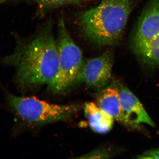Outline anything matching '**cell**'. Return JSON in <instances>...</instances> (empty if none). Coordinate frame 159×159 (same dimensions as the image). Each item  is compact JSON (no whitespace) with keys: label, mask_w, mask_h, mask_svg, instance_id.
I'll return each instance as SVG.
<instances>
[{"label":"cell","mask_w":159,"mask_h":159,"mask_svg":"<svg viewBox=\"0 0 159 159\" xmlns=\"http://www.w3.org/2000/svg\"><path fill=\"white\" fill-rule=\"evenodd\" d=\"M40 14L43 15L50 11L69 4L68 0H34Z\"/></svg>","instance_id":"obj_11"},{"label":"cell","mask_w":159,"mask_h":159,"mask_svg":"<svg viewBox=\"0 0 159 159\" xmlns=\"http://www.w3.org/2000/svg\"><path fill=\"white\" fill-rule=\"evenodd\" d=\"M110 154L107 150L104 149H95L91 152L85 154L82 156L78 157L77 158L94 159L109 158Z\"/></svg>","instance_id":"obj_12"},{"label":"cell","mask_w":159,"mask_h":159,"mask_svg":"<svg viewBox=\"0 0 159 159\" xmlns=\"http://www.w3.org/2000/svg\"><path fill=\"white\" fill-rule=\"evenodd\" d=\"M158 134H159V131H158Z\"/></svg>","instance_id":"obj_16"},{"label":"cell","mask_w":159,"mask_h":159,"mask_svg":"<svg viewBox=\"0 0 159 159\" xmlns=\"http://www.w3.org/2000/svg\"><path fill=\"white\" fill-rule=\"evenodd\" d=\"M113 62V53L110 51L84 60L75 84L84 83L98 90L104 88L110 81Z\"/></svg>","instance_id":"obj_5"},{"label":"cell","mask_w":159,"mask_h":159,"mask_svg":"<svg viewBox=\"0 0 159 159\" xmlns=\"http://www.w3.org/2000/svg\"><path fill=\"white\" fill-rule=\"evenodd\" d=\"M7 0H0V4H2L4 2H6Z\"/></svg>","instance_id":"obj_15"},{"label":"cell","mask_w":159,"mask_h":159,"mask_svg":"<svg viewBox=\"0 0 159 159\" xmlns=\"http://www.w3.org/2000/svg\"><path fill=\"white\" fill-rule=\"evenodd\" d=\"M84 112L89 126L95 132L107 134L112 128L114 119L103 111L97 103L93 102L86 103Z\"/></svg>","instance_id":"obj_9"},{"label":"cell","mask_w":159,"mask_h":159,"mask_svg":"<svg viewBox=\"0 0 159 159\" xmlns=\"http://www.w3.org/2000/svg\"><path fill=\"white\" fill-rule=\"evenodd\" d=\"M138 158L159 159V148L151 149L145 152L138 157Z\"/></svg>","instance_id":"obj_13"},{"label":"cell","mask_w":159,"mask_h":159,"mask_svg":"<svg viewBox=\"0 0 159 159\" xmlns=\"http://www.w3.org/2000/svg\"><path fill=\"white\" fill-rule=\"evenodd\" d=\"M56 41L58 72L49 88L52 92L58 93L75 85L84 60L82 50L71 37L62 19L58 21Z\"/></svg>","instance_id":"obj_4"},{"label":"cell","mask_w":159,"mask_h":159,"mask_svg":"<svg viewBox=\"0 0 159 159\" xmlns=\"http://www.w3.org/2000/svg\"><path fill=\"white\" fill-rule=\"evenodd\" d=\"M84 1V0H68V2L69 4L76 5V4H78Z\"/></svg>","instance_id":"obj_14"},{"label":"cell","mask_w":159,"mask_h":159,"mask_svg":"<svg viewBox=\"0 0 159 159\" xmlns=\"http://www.w3.org/2000/svg\"><path fill=\"white\" fill-rule=\"evenodd\" d=\"M159 34V0H149L139 17L131 46L149 40Z\"/></svg>","instance_id":"obj_6"},{"label":"cell","mask_w":159,"mask_h":159,"mask_svg":"<svg viewBox=\"0 0 159 159\" xmlns=\"http://www.w3.org/2000/svg\"><path fill=\"white\" fill-rule=\"evenodd\" d=\"M131 48L142 64L149 67L159 66V34L147 41L131 46Z\"/></svg>","instance_id":"obj_10"},{"label":"cell","mask_w":159,"mask_h":159,"mask_svg":"<svg viewBox=\"0 0 159 159\" xmlns=\"http://www.w3.org/2000/svg\"><path fill=\"white\" fill-rule=\"evenodd\" d=\"M96 99L98 106L113 119L129 128L141 129V126L131 124L123 116L117 84L112 83L99 90Z\"/></svg>","instance_id":"obj_8"},{"label":"cell","mask_w":159,"mask_h":159,"mask_svg":"<svg viewBox=\"0 0 159 159\" xmlns=\"http://www.w3.org/2000/svg\"><path fill=\"white\" fill-rule=\"evenodd\" d=\"M10 108L23 122L28 125H42L64 121L79 112L82 106L78 104H54L35 97H18L7 94Z\"/></svg>","instance_id":"obj_3"},{"label":"cell","mask_w":159,"mask_h":159,"mask_svg":"<svg viewBox=\"0 0 159 159\" xmlns=\"http://www.w3.org/2000/svg\"><path fill=\"white\" fill-rule=\"evenodd\" d=\"M6 61L16 69V81L20 88L49 86L58 70L57 41L51 25L19 46Z\"/></svg>","instance_id":"obj_1"},{"label":"cell","mask_w":159,"mask_h":159,"mask_svg":"<svg viewBox=\"0 0 159 159\" xmlns=\"http://www.w3.org/2000/svg\"><path fill=\"white\" fill-rule=\"evenodd\" d=\"M138 0H103L98 6L83 11L78 21L82 33L99 46L120 42L131 12Z\"/></svg>","instance_id":"obj_2"},{"label":"cell","mask_w":159,"mask_h":159,"mask_svg":"<svg viewBox=\"0 0 159 159\" xmlns=\"http://www.w3.org/2000/svg\"><path fill=\"white\" fill-rule=\"evenodd\" d=\"M117 87L122 113L125 119L134 125L140 126L141 123H145L154 127L153 121L132 92L122 84H118Z\"/></svg>","instance_id":"obj_7"}]
</instances>
